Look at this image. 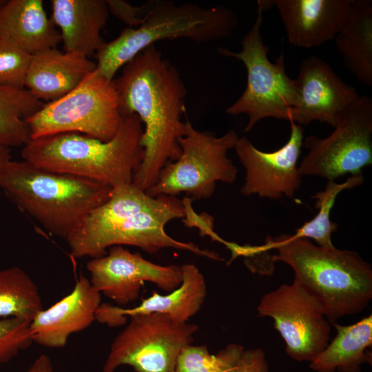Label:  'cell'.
<instances>
[{"label":"cell","instance_id":"6da1fadb","mask_svg":"<svg viewBox=\"0 0 372 372\" xmlns=\"http://www.w3.org/2000/svg\"><path fill=\"white\" fill-rule=\"evenodd\" d=\"M121 115L136 114L144 125L143 159L132 183L147 191L161 169L180 154L178 139L185 133L186 86L177 69L156 45L144 49L112 80Z\"/></svg>","mask_w":372,"mask_h":372},{"label":"cell","instance_id":"7a4b0ae2","mask_svg":"<svg viewBox=\"0 0 372 372\" xmlns=\"http://www.w3.org/2000/svg\"><path fill=\"white\" fill-rule=\"evenodd\" d=\"M185 215L183 202L176 196H152L133 183L114 187L109 199L88 213L67 239L70 255L92 259L105 256L111 247L130 245L150 254L172 248L223 260L215 251L167 234L165 225Z\"/></svg>","mask_w":372,"mask_h":372},{"label":"cell","instance_id":"3957f363","mask_svg":"<svg viewBox=\"0 0 372 372\" xmlns=\"http://www.w3.org/2000/svg\"><path fill=\"white\" fill-rule=\"evenodd\" d=\"M260 247L278 251L273 260L292 268L293 280L320 302L331 324L360 313L372 298L371 266L354 251L323 248L291 234L267 236Z\"/></svg>","mask_w":372,"mask_h":372},{"label":"cell","instance_id":"277c9868","mask_svg":"<svg viewBox=\"0 0 372 372\" xmlns=\"http://www.w3.org/2000/svg\"><path fill=\"white\" fill-rule=\"evenodd\" d=\"M143 132L136 114L121 115L117 132L108 141L61 133L31 139L21 155L45 170L88 178L113 189L132 183L143 159Z\"/></svg>","mask_w":372,"mask_h":372},{"label":"cell","instance_id":"5b68a950","mask_svg":"<svg viewBox=\"0 0 372 372\" xmlns=\"http://www.w3.org/2000/svg\"><path fill=\"white\" fill-rule=\"evenodd\" d=\"M0 189L52 234L65 240L112 188L81 176L51 172L27 161L0 170Z\"/></svg>","mask_w":372,"mask_h":372},{"label":"cell","instance_id":"8992f818","mask_svg":"<svg viewBox=\"0 0 372 372\" xmlns=\"http://www.w3.org/2000/svg\"><path fill=\"white\" fill-rule=\"evenodd\" d=\"M234 12L225 6L204 8L193 3L150 1L141 24L126 28L96 52V70L109 81L147 47L162 40L188 39L207 43L229 37L237 26Z\"/></svg>","mask_w":372,"mask_h":372},{"label":"cell","instance_id":"52a82bcc","mask_svg":"<svg viewBox=\"0 0 372 372\" xmlns=\"http://www.w3.org/2000/svg\"><path fill=\"white\" fill-rule=\"evenodd\" d=\"M267 9L265 0L257 1L256 20L242 39L239 52L218 48L220 54L234 58L242 62L246 68V88L225 110L229 115L245 114L248 116L245 132L263 118L271 117L289 121L297 101L296 80L286 72L283 52L275 63L271 62L267 56L269 48L261 34L263 13Z\"/></svg>","mask_w":372,"mask_h":372},{"label":"cell","instance_id":"ba28073f","mask_svg":"<svg viewBox=\"0 0 372 372\" xmlns=\"http://www.w3.org/2000/svg\"><path fill=\"white\" fill-rule=\"evenodd\" d=\"M185 133L178 139L179 157L161 171L156 183L146 192L152 196H176L185 193L191 199H207L214 194L216 183H233L238 168L228 158L239 138L234 130L221 136L194 127L185 122Z\"/></svg>","mask_w":372,"mask_h":372},{"label":"cell","instance_id":"9c48e42d","mask_svg":"<svg viewBox=\"0 0 372 372\" xmlns=\"http://www.w3.org/2000/svg\"><path fill=\"white\" fill-rule=\"evenodd\" d=\"M121 118L112 81L95 69L72 91L43 104L25 121L31 139L72 132L105 142L116 134Z\"/></svg>","mask_w":372,"mask_h":372},{"label":"cell","instance_id":"30bf717a","mask_svg":"<svg viewBox=\"0 0 372 372\" xmlns=\"http://www.w3.org/2000/svg\"><path fill=\"white\" fill-rule=\"evenodd\" d=\"M114 340L103 372L123 365L136 372H174L181 350L191 344L198 327L162 313L136 315Z\"/></svg>","mask_w":372,"mask_h":372},{"label":"cell","instance_id":"8fae6325","mask_svg":"<svg viewBox=\"0 0 372 372\" xmlns=\"http://www.w3.org/2000/svg\"><path fill=\"white\" fill-rule=\"evenodd\" d=\"M308 149L298 166L302 176L329 180L347 174H362L372 164V99L360 96L340 117L333 132L324 138H305Z\"/></svg>","mask_w":372,"mask_h":372},{"label":"cell","instance_id":"7c38bea8","mask_svg":"<svg viewBox=\"0 0 372 372\" xmlns=\"http://www.w3.org/2000/svg\"><path fill=\"white\" fill-rule=\"evenodd\" d=\"M257 311L259 316L273 318L286 353L296 361L310 362L329 344L331 323L322 306L295 280L267 293Z\"/></svg>","mask_w":372,"mask_h":372},{"label":"cell","instance_id":"4fadbf2b","mask_svg":"<svg viewBox=\"0 0 372 372\" xmlns=\"http://www.w3.org/2000/svg\"><path fill=\"white\" fill-rule=\"evenodd\" d=\"M87 269L92 286L118 307L135 301L145 282L169 293L183 279L180 266L154 263L121 245L111 247L105 256L92 258Z\"/></svg>","mask_w":372,"mask_h":372},{"label":"cell","instance_id":"5bb4252c","mask_svg":"<svg viewBox=\"0 0 372 372\" xmlns=\"http://www.w3.org/2000/svg\"><path fill=\"white\" fill-rule=\"evenodd\" d=\"M289 138L278 149L265 152L257 149L245 136L239 137L234 147L245 169V183L240 189L246 196L277 199L293 198L300 187L298 161L303 145L304 129L293 121Z\"/></svg>","mask_w":372,"mask_h":372},{"label":"cell","instance_id":"9a60e30c","mask_svg":"<svg viewBox=\"0 0 372 372\" xmlns=\"http://www.w3.org/2000/svg\"><path fill=\"white\" fill-rule=\"evenodd\" d=\"M295 80L297 101L289 121L302 126L318 121L335 127L342 113L360 96L327 63L315 56L303 60Z\"/></svg>","mask_w":372,"mask_h":372},{"label":"cell","instance_id":"2e32d148","mask_svg":"<svg viewBox=\"0 0 372 372\" xmlns=\"http://www.w3.org/2000/svg\"><path fill=\"white\" fill-rule=\"evenodd\" d=\"M101 304V293L81 275L68 295L41 311L30 322L32 342L48 348L64 347L72 334L96 320Z\"/></svg>","mask_w":372,"mask_h":372},{"label":"cell","instance_id":"e0dca14e","mask_svg":"<svg viewBox=\"0 0 372 372\" xmlns=\"http://www.w3.org/2000/svg\"><path fill=\"white\" fill-rule=\"evenodd\" d=\"M289 42L311 48L332 39L342 28L352 0H274Z\"/></svg>","mask_w":372,"mask_h":372},{"label":"cell","instance_id":"ac0fdd59","mask_svg":"<svg viewBox=\"0 0 372 372\" xmlns=\"http://www.w3.org/2000/svg\"><path fill=\"white\" fill-rule=\"evenodd\" d=\"M180 267L182 282L175 290L164 295L154 292L133 308L101 302L96 312V320L116 327L136 315L162 313L177 322H188L201 309L207 296V287L204 276L194 265L185 264Z\"/></svg>","mask_w":372,"mask_h":372},{"label":"cell","instance_id":"d6986e66","mask_svg":"<svg viewBox=\"0 0 372 372\" xmlns=\"http://www.w3.org/2000/svg\"><path fill=\"white\" fill-rule=\"evenodd\" d=\"M96 67L84 55L45 50L32 55L24 87L41 101H53L72 91Z\"/></svg>","mask_w":372,"mask_h":372},{"label":"cell","instance_id":"ffe728a7","mask_svg":"<svg viewBox=\"0 0 372 372\" xmlns=\"http://www.w3.org/2000/svg\"><path fill=\"white\" fill-rule=\"evenodd\" d=\"M52 21L60 29L64 50L90 57L105 41L101 31L110 12L105 0H52Z\"/></svg>","mask_w":372,"mask_h":372},{"label":"cell","instance_id":"44dd1931","mask_svg":"<svg viewBox=\"0 0 372 372\" xmlns=\"http://www.w3.org/2000/svg\"><path fill=\"white\" fill-rule=\"evenodd\" d=\"M0 37L31 55L56 48L60 32L48 18L42 0H8L0 8Z\"/></svg>","mask_w":372,"mask_h":372},{"label":"cell","instance_id":"7402d4cb","mask_svg":"<svg viewBox=\"0 0 372 372\" xmlns=\"http://www.w3.org/2000/svg\"><path fill=\"white\" fill-rule=\"evenodd\" d=\"M337 334L330 344L309 362L315 372H361L362 365H371L372 315L351 325L332 323Z\"/></svg>","mask_w":372,"mask_h":372},{"label":"cell","instance_id":"603a6c76","mask_svg":"<svg viewBox=\"0 0 372 372\" xmlns=\"http://www.w3.org/2000/svg\"><path fill=\"white\" fill-rule=\"evenodd\" d=\"M347 69L362 83L372 85V1L352 0L342 28L334 38Z\"/></svg>","mask_w":372,"mask_h":372},{"label":"cell","instance_id":"cb8c5ba5","mask_svg":"<svg viewBox=\"0 0 372 372\" xmlns=\"http://www.w3.org/2000/svg\"><path fill=\"white\" fill-rule=\"evenodd\" d=\"M43 104L25 88L0 87V145H26L31 137L25 120Z\"/></svg>","mask_w":372,"mask_h":372},{"label":"cell","instance_id":"d4e9b609","mask_svg":"<svg viewBox=\"0 0 372 372\" xmlns=\"http://www.w3.org/2000/svg\"><path fill=\"white\" fill-rule=\"evenodd\" d=\"M43 309L39 289L23 269L0 270V320L17 318L31 322Z\"/></svg>","mask_w":372,"mask_h":372},{"label":"cell","instance_id":"484cf974","mask_svg":"<svg viewBox=\"0 0 372 372\" xmlns=\"http://www.w3.org/2000/svg\"><path fill=\"white\" fill-rule=\"evenodd\" d=\"M362 174L352 175L345 181L338 183L334 180L327 183L324 190L312 196L316 200L315 207L318 214L311 220L297 229L293 238H304L313 240L318 246L323 248H332L331 234L337 230L338 224L331 220L330 214L338 194L344 189L360 186L364 182Z\"/></svg>","mask_w":372,"mask_h":372},{"label":"cell","instance_id":"4316f807","mask_svg":"<svg viewBox=\"0 0 372 372\" xmlns=\"http://www.w3.org/2000/svg\"><path fill=\"white\" fill-rule=\"evenodd\" d=\"M245 348L229 344L216 354L205 345L189 344L180 352L174 372H227L237 362Z\"/></svg>","mask_w":372,"mask_h":372},{"label":"cell","instance_id":"83f0119b","mask_svg":"<svg viewBox=\"0 0 372 372\" xmlns=\"http://www.w3.org/2000/svg\"><path fill=\"white\" fill-rule=\"evenodd\" d=\"M31 57L15 43L0 37V87L24 88Z\"/></svg>","mask_w":372,"mask_h":372},{"label":"cell","instance_id":"f1b7e54d","mask_svg":"<svg viewBox=\"0 0 372 372\" xmlns=\"http://www.w3.org/2000/svg\"><path fill=\"white\" fill-rule=\"evenodd\" d=\"M30 324L17 318L0 320V364L8 362L32 344Z\"/></svg>","mask_w":372,"mask_h":372},{"label":"cell","instance_id":"f546056e","mask_svg":"<svg viewBox=\"0 0 372 372\" xmlns=\"http://www.w3.org/2000/svg\"><path fill=\"white\" fill-rule=\"evenodd\" d=\"M110 13L127 25V28L139 26L147 11L150 1L142 6H133L123 0H105Z\"/></svg>","mask_w":372,"mask_h":372},{"label":"cell","instance_id":"4dcf8cb0","mask_svg":"<svg viewBox=\"0 0 372 372\" xmlns=\"http://www.w3.org/2000/svg\"><path fill=\"white\" fill-rule=\"evenodd\" d=\"M227 372H269L265 351L258 348L244 349Z\"/></svg>","mask_w":372,"mask_h":372},{"label":"cell","instance_id":"1f68e13d","mask_svg":"<svg viewBox=\"0 0 372 372\" xmlns=\"http://www.w3.org/2000/svg\"><path fill=\"white\" fill-rule=\"evenodd\" d=\"M25 372H54L50 358L46 355H40Z\"/></svg>","mask_w":372,"mask_h":372},{"label":"cell","instance_id":"d6a6232c","mask_svg":"<svg viewBox=\"0 0 372 372\" xmlns=\"http://www.w3.org/2000/svg\"><path fill=\"white\" fill-rule=\"evenodd\" d=\"M11 161L10 148L0 145V170L2 169Z\"/></svg>","mask_w":372,"mask_h":372},{"label":"cell","instance_id":"836d02e7","mask_svg":"<svg viewBox=\"0 0 372 372\" xmlns=\"http://www.w3.org/2000/svg\"><path fill=\"white\" fill-rule=\"evenodd\" d=\"M6 0H0V8L4 4Z\"/></svg>","mask_w":372,"mask_h":372}]
</instances>
